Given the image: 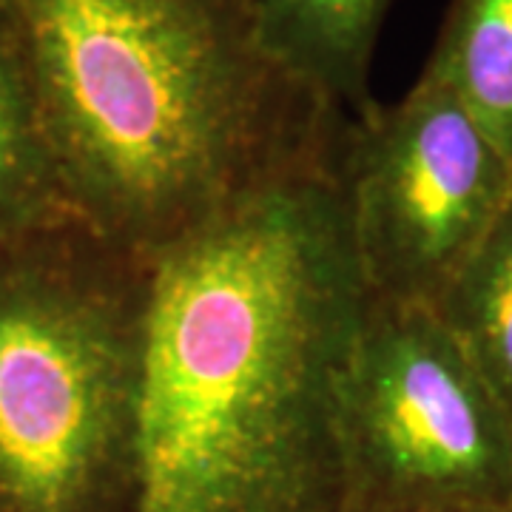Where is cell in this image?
<instances>
[{"mask_svg": "<svg viewBox=\"0 0 512 512\" xmlns=\"http://www.w3.org/2000/svg\"><path fill=\"white\" fill-rule=\"evenodd\" d=\"M339 148L151 256L131 512L348 510L342 390L370 293Z\"/></svg>", "mask_w": 512, "mask_h": 512, "instance_id": "obj_1", "label": "cell"}, {"mask_svg": "<svg viewBox=\"0 0 512 512\" xmlns=\"http://www.w3.org/2000/svg\"><path fill=\"white\" fill-rule=\"evenodd\" d=\"M72 214L154 256L336 154L348 117L276 69L242 0H6Z\"/></svg>", "mask_w": 512, "mask_h": 512, "instance_id": "obj_2", "label": "cell"}, {"mask_svg": "<svg viewBox=\"0 0 512 512\" xmlns=\"http://www.w3.org/2000/svg\"><path fill=\"white\" fill-rule=\"evenodd\" d=\"M151 256L66 222L0 245V512H131Z\"/></svg>", "mask_w": 512, "mask_h": 512, "instance_id": "obj_3", "label": "cell"}, {"mask_svg": "<svg viewBox=\"0 0 512 512\" xmlns=\"http://www.w3.org/2000/svg\"><path fill=\"white\" fill-rule=\"evenodd\" d=\"M348 510L512 507V416L436 308L367 299L342 390Z\"/></svg>", "mask_w": 512, "mask_h": 512, "instance_id": "obj_4", "label": "cell"}, {"mask_svg": "<svg viewBox=\"0 0 512 512\" xmlns=\"http://www.w3.org/2000/svg\"><path fill=\"white\" fill-rule=\"evenodd\" d=\"M339 180L367 293L436 308L512 205V160L433 72L348 120Z\"/></svg>", "mask_w": 512, "mask_h": 512, "instance_id": "obj_5", "label": "cell"}, {"mask_svg": "<svg viewBox=\"0 0 512 512\" xmlns=\"http://www.w3.org/2000/svg\"><path fill=\"white\" fill-rule=\"evenodd\" d=\"M262 55L299 89L356 120L390 0H242Z\"/></svg>", "mask_w": 512, "mask_h": 512, "instance_id": "obj_6", "label": "cell"}, {"mask_svg": "<svg viewBox=\"0 0 512 512\" xmlns=\"http://www.w3.org/2000/svg\"><path fill=\"white\" fill-rule=\"evenodd\" d=\"M66 222L80 220L40 126L9 3L0 0V245Z\"/></svg>", "mask_w": 512, "mask_h": 512, "instance_id": "obj_7", "label": "cell"}, {"mask_svg": "<svg viewBox=\"0 0 512 512\" xmlns=\"http://www.w3.org/2000/svg\"><path fill=\"white\" fill-rule=\"evenodd\" d=\"M424 69L512 160V0H453Z\"/></svg>", "mask_w": 512, "mask_h": 512, "instance_id": "obj_8", "label": "cell"}, {"mask_svg": "<svg viewBox=\"0 0 512 512\" xmlns=\"http://www.w3.org/2000/svg\"><path fill=\"white\" fill-rule=\"evenodd\" d=\"M436 311L512 416V205Z\"/></svg>", "mask_w": 512, "mask_h": 512, "instance_id": "obj_9", "label": "cell"}, {"mask_svg": "<svg viewBox=\"0 0 512 512\" xmlns=\"http://www.w3.org/2000/svg\"><path fill=\"white\" fill-rule=\"evenodd\" d=\"M345 512H512V507H424V510H345Z\"/></svg>", "mask_w": 512, "mask_h": 512, "instance_id": "obj_10", "label": "cell"}]
</instances>
